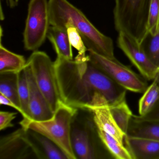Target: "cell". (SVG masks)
I'll return each mask as SVG.
<instances>
[{
  "label": "cell",
  "mask_w": 159,
  "mask_h": 159,
  "mask_svg": "<svg viewBox=\"0 0 159 159\" xmlns=\"http://www.w3.org/2000/svg\"><path fill=\"white\" fill-rule=\"evenodd\" d=\"M50 24L64 29L70 24L79 32L88 51L114 59V44L111 38L99 31L83 13L67 0H49Z\"/></svg>",
  "instance_id": "obj_1"
},
{
  "label": "cell",
  "mask_w": 159,
  "mask_h": 159,
  "mask_svg": "<svg viewBox=\"0 0 159 159\" xmlns=\"http://www.w3.org/2000/svg\"><path fill=\"white\" fill-rule=\"evenodd\" d=\"M89 56L69 60L57 57L55 70L61 100L76 108L85 110L94 94L88 80L86 69Z\"/></svg>",
  "instance_id": "obj_2"
},
{
  "label": "cell",
  "mask_w": 159,
  "mask_h": 159,
  "mask_svg": "<svg viewBox=\"0 0 159 159\" xmlns=\"http://www.w3.org/2000/svg\"><path fill=\"white\" fill-rule=\"evenodd\" d=\"M78 108L61 101L52 119L43 121L21 120V127L39 133L54 142L68 159H77L71 141L72 123Z\"/></svg>",
  "instance_id": "obj_3"
},
{
  "label": "cell",
  "mask_w": 159,
  "mask_h": 159,
  "mask_svg": "<svg viewBox=\"0 0 159 159\" xmlns=\"http://www.w3.org/2000/svg\"><path fill=\"white\" fill-rule=\"evenodd\" d=\"M151 0H115L113 10L116 31L123 32L140 44L148 32Z\"/></svg>",
  "instance_id": "obj_4"
},
{
  "label": "cell",
  "mask_w": 159,
  "mask_h": 159,
  "mask_svg": "<svg viewBox=\"0 0 159 159\" xmlns=\"http://www.w3.org/2000/svg\"><path fill=\"white\" fill-rule=\"evenodd\" d=\"M36 83L54 113L60 101L54 64L43 52H33L27 60Z\"/></svg>",
  "instance_id": "obj_5"
},
{
  "label": "cell",
  "mask_w": 159,
  "mask_h": 159,
  "mask_svg": "<svg viewBox=\"0 0 159 159\" xmlns=\"http://www.w3.org/2000/svg\"><path fill=\"white\" fill-rule=\"evenodd\" d=\"M23 33L24 47L27 51H38L47 38L51 26L49 0H30Z\"/></svg>",
  "instance_id": "obj_6"
},
{
  "label": "cell",
  "mask_w": 159,
  "mask_h": 159,
  "mask_svg": "<svg viewBox=\"0 0 159 159\" xmlns=\"http://www.w3.org/2000/svg\"><path fill=\"white\" fill-rule=\"evenodd\" d=\"M91 63L110 77L120 86L133 93H143L148 86L147 80L116 58H108L89 50Z\"/></svg>",
  "instance_id": "obj_7"
},
{
  "label": "cell",
  "mask_w": 159,
  "mask_h": 159,
  "mask_svg": "<svg viewBox=\"0 0 159 159\" xmlns=\"http://www.w3.org/2000/svg\"><path fill=\"white\" fill-rule=\"evenodd\" d=\"M45 159L28 130L21 128L0 139V159Z\"/></svg>",
  "instance_id": "obj_8"
},
{
  "label": "cell",
  "mask_w": 159,
  "mask_h": 159,
  "mask_svg": "<svg viewBox=\"0 0 159 159\" xmlns=\"http://www.w3.org/2000/svg\"><path fill=\"white\" fill-rule=\"evenodd\" d=\"M117 45L145 80L152 81L156 78L158 66L149 58L137 42L125 33L120 32Z\"/></svg>",
  "instance_id": "obj_9"
},
{
  "label": "cell",
  "mask_w": 159,
  "mask_h": 159,
  "mask_svg": "<svg viewBox=\"0 0 159 159\" xmlns=\"http://www.w3.org/2000/svg\"><path fill=\"white\" fill-rule=\"evenodd\" d=\"M85 110L92 112L96 128L105 131L125 145L127 134L118 126L111 111L109 103L104 96L97 92L95 93Z\"/></svg>",
  "instance_id": "obj_10"
},
{
  "label": "cell",
  "mask_w": 159,
  "mask_h": 159,
  "mask_svg": "<svg viewBox=\"0 0 159 159\" xmlns=\"http://www.w3.org/2000/svg\"><path fill=\"white\" fill-rule=\"evenodd\" d=\"M89 126L85 128L73 126L71 132L72 148L78 159H98L112 158L102 142L97 143L91 134Z\"/></svg>",
  "instance_id": "obj_11"
},
{
  "label": "cell",
  "mask_w": 159,
  "mask_h": 159,
  "mask_svg": "<svg viewBox=\"0 0 159 159\" xmlns=\"http://www.w3.org/2000/svg\"><path fill=\"white\" fill-rule=\"evenodd\" d=\"M25 69L29 88V120H27L43 121L50 120L54 113L38 87L32 71L27 64Z\"/></svg>",
  "instance_id": "obj_12"
},
{
  "label": "cell",
  "mask_w": 159,
  "mask_h": 159,
  "mask_svg": "<svg viewBox=\"0 0 159 159\" xmlns=\"http://www.w3.org/2000/svg\"><path fill=\"white\" fill-rule=\"evenodd\" d=\"M125 145L134 159H159V141L127 135Z\"/></svg>",
  "instance_id": "obj_13"
},
{
  "label": "cell",
  "mask_w": 159,
  "mask_h": 159,
  "mask_svg": "<svg viewBox=\"0 0 159 159\" xmlns=\"http://www.w3.org/2000/svg\"><path fill=\"white\" fill-rule=\"evenodd\" d=\"M127 135L159 141V120H139L133 114Z\"/></svg>",
  "instance_id": "obj_14"
},
{
  "label": "cell",
  "mask_w": 159,
  "mask_h": 159,
  "mask_svg": "<svg viewBox=\"0 0 159 159\" xmlns=\"http://www.w3.org/2000/svg\"><path fill=\"white\" fill-rule=\"evenodd\" d=\"M47 38L52 43L57 57L69 60L73 59L72 46L66 30L51 26Z\"/></svg>",
  "instance_id": "obj_15"
},
{
  "label": "cell",
  "mask_w": 159,
  "mask_h": 159,
  "mask_svg": "<svg viewBox=\"0 0 159 159\" xmlns=\"http://www.w3.org/2000/svg\"><path fill=\"white\" fill-rule=\"evenodd\" d=\"M0 43V74L18 73L26 66L27 60L24 56L17 54L6 49Z\"/></svg>",
  "instance_id": "obj_16"
},
{
  "label": "cell",
  "mask_w": 159,
  "mask_h": 159,
  "mask_svg": "<svg viewBox=\"0 0 159 159\" xmlns=\"http://www.w3.org/2000/svg\"><path fill=\"white\" fill-rule=\"evenodd\" d=\"M96 131L101 142L113 159H134L125 145L101 129L96 128Z\"/></svg>",
  "instance_id": "obj_17"
},
{
  "label": "cell",
  "mask_w": 159,
  "mask_h": 159,
  "mask_svg": "<svg viewBox=\"0 0 159 159\" xmlns=\"http://www.w3.org/2000/svg\"><path fill=\"white\" fill-rule=\"evenodd\" d=\"M159 99V80L156 77L148 85L139 101V115L143 116L154 107Z\"/></svg>",
  "instance_id": "obj_18"
},
{
  "label": "cell",
  "mask_w": 159,
  "mask_h": 159,
  "mask_svg": "<svg viewBox=\"0 0 159 159\" xmlns=\"http://www.w3.org/2000/svg\"><path fill=\"white\" fill-rule=\"evenodd\" d=\"M28 130L45 156V159H68L62 150L52 140L37 132Z\"/></svg>",
  "instance_id": "obj_19"
},
{
  "label": "cell",
  "mask_w": 159,
  "mask_h": 159,
  "mask_svg": "<svg viewBox=\"0 0 159 159\" xmlns=\"http://www.w3.org/2000/svg\"><path fill=\"white\" fill-rule=\"evenodd\" d=\"M111 111L118 126L127 134L130 120L133 113L126 102V98L112 104H109Z\"/></svg>",
  "instance_id": "obj_20"
},
{
  "label": "cell",
  "mask_w": 159,
  "mask_h": 159,
  "mask_svg": "<svg viewBox=\"0 0 159 159\" xmlns=\"http://www.w3.org/2000/svg\"><path fill=\"white\" fill-rule=\"evenodd\" d=\"M0 93L11 99L21 110L18 95L17 73L0 74Z\"/></svg>",
  "instance_id": "obj_21"
},
{
  "label": "cell",
  "mask_w": 159,
  "mask_h": 159,
  "mask_svg": "<svg viewBox=\"0 0 159 159\" xmlns=\"http://www.w3.org/2000/svg\"><path fill=\"white\" fill-rule=\"evenodd\" d=\"M18 76V91L19 101L21 107V114L23 120H29V88L25 68L17 73Z\"/></svg>",
  "instance_id": "obj_22"
},
{
  "label": "cell",
  "mask_w": 159,
  "mask_h": 159,
  "mask_svg": "<svg viewBox=\"0 0 159 159\" xmlns=\"http://www.w3.org/2000/svg\"><path fill=\"white\" fill-rule=\"evenodd\" d=\"M149 58L157 66H159V30L157 34L147 32L140 44Z\"/></svg>",
  "instance_id": "obj_23"
},
{
  "label": "cell",
  "mask_w": 159,
  "mask_h": 159,
  "mask_svg": "<svg viewBox=\"0 0 159 159\" xmlns=\"http://www.w3.org/2000/svg\"><path fill=\"white\" fill-rule=\"evenodd\" d=\"M64 28L67 30L71 46L78 51V54L75 58L83 59L87 57L86 53L88 51V49L76 29L70 24H66Z\"/></svg>",
  "instance_id": "obj_24"
},
{
  "label": "cell",
  "mask_w": 159,
  "mask_h": 159,
  "mask_svg": "<svg viewBox=\"0 0 159 159\" xmlns=\"http://www.w3.org/2000/svg\"><path fill=\"white\" fill-rule=\"evenodd\" d=\"M159 30V0H151L148 16V32L157 34Z\"/></svg>",
  "instance_id": "obj_25"
},
{
  "label": "cell",
  "mask_w": 159,
  "mask_h": 159,
  "mask_svg": "<svg viewBox=\"0 0 159 159\" xmlns=\"http://www.w3.org/2000/svg\"><path fill=\"white\" fill-rule=\"evenodd\" d=\"M17 112L10 111H0V130H5L9 127L14 126L12 121L16 118Z\"/></svg>",
  "instance_id": "obj_26"
},
{
  "label": "cell",
  "mask_w": 159,
  "mask_h": 159,
  "mask_svg": "<svg viewBox=\"0 0 159 159\" xmlns=\"http://www.w3.org/2000/svg\"><path fill=\"white\" fill-rule=\"evenodd\" d=\"M0 104L1 105H5V106H9L13 108L21 113V110L20 109V108L16 105L11 99H9L7 97L1 93H0Z\"/></svg>",
  "instance_id": "obj_27"
},
{
  "label": "cell",
  "mask_w": 159,
  "mask_h": 159,
  "mask_svg": "<svg viewBox=\"0 0 159 159\" xmlns=\"http://www.w3.org/2000/svg\"><path fill=\"white\" fill-rule=\"evenodd\" d=\"M7 6L11 8H14L18 5L19 0H6Z\"/></svg>",
  "instance_id": "obj_28"
},
{
  "label": "cell",
  "mask_w": 159,
  "mask_h": 159,
  "mask_svg": "<svg viewBox=\"0 0 159 159\" xmlns=\"http://www.w3.org/2000/svg\"><path fill=\"white\" fill-rule=\"evenodd\" d=\"M156 77H157V78H158L159 80V66L158 67V70H157V75Z\"/></svg>",
  "instance_id": "obj_29"
}]
</instances>
